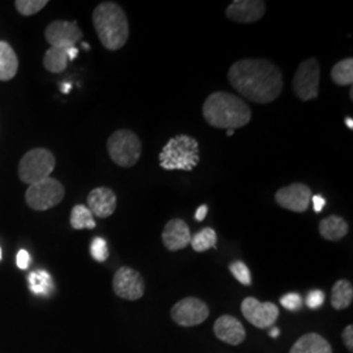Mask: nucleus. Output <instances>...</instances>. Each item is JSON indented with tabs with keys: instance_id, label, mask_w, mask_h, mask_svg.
<instances>
[{
	"instance_id": "nucleus-41",
	"label": "nucleus",
	"mask_w": 353,
	"mask_h": 353,
	"mask_svg": "<svg viewBox=\"0 0 353 353\" xmlns=\"http://www.w3.org/2000/svg\"><path fill=\"white\" fill-rule=\"evenodd\" d=\"M83 48H84V49H87V50H88V49H89L88 43H83Z\"/></svg>"
},
{
	"instance_id": "nucleus-8",
	"label": "nucleus",
	"mask_w": 353,
	"mask_h": 353,
	"mask_svg": "<svg viewBox=\"0 0 353 353\" xmlns=\"http://www.w3.org/2000/svg\"><path fill=\"white\" fill-rule=\"evenodd\" d=\"M321 68L316 58L303 61L293 76V92L301 101L316 100L319 94Z\"/></svg>"
},
{
	"instance_id": "nucleus-16",
	"label": "nucleus",
	"mask_w": 353,
	"mask_h": 353,
	"mask_svg": "<svg viewBox=\"0 0 353 353\" xmlns=\"http://www.w3.org/2000/svg\"><path fill=\"white\" fill-rule=\"evenodd\" d=\"M87 207L93 216L106 219L115 212L117 195L113 190L105 186L93 189L87 198Z\"/></svg>"
},
{
	"instance_id": "nucleus-4",
	"label": "nucleus",
	"mask_w": 353,
	"mask_h": 353,
	"mask_svg": "<svg viewBox=\"0 0 353 353\" xmlns=\"http://www.w3.org/2000/svg\"><path fill=\"white\" fill-rule=\"evenodd\" d=\"M199 152V143L195 138L189 135H176L168 140L160 152L159 164L169 172H191L201 161Z\"/></svg>"
},
{
	"instance_id": "nucleus-40",
	"label": "nucleus",
	"mask_w": 353,
	"mask_h": 353,
	"mask_svg": "<svg viewBox=\"0 0 353 353\" xmlns=\"http://www.w3.org/2000/svg\"><path fill=\"white\" fill-rule=\"evenodd\" d=\"M234 134V130H227V135L228 137H232Z\"/></svg>"
},
{
	"instance_id": "nucleus-25",
	"label": "nucleus",
	"mask_w": 353,
	"mask_h": 353,
	"mask_svg": "<svg viewBox=\"0 0 353 353\" xmlns=\"http://www.w3.org/2000/svg\"><path fill=\"white\" fill-rule=\"evenodd\" d=\"M29 285L30 290L36 294L48 296L54 290V283L51 279L50 274L45 270H38L29 275Z\"/></svg>"
},
{
	"instance_id": "nucleus-36",
	"label": "nucleus",
	"mask_w": 353,
	"mask_h": 353,
	"mask_svg": "<svg viewBox=\"0 0 353 353\" xmlns=\"http://www.w3.org/2000/svg\"><path fill=\"white\" fill-rule=\"evenodd\" d=\"M77 54H79V50H77V48H76V46L67 49V57H68V61H74L76 57H77Z\"/></svg>"
},
{
	"instance_id": "nucleus-26",
	"label": "nucleus",
	"mask_w": 353,
	"mask_h": 353,
	"mask_svg": "<svg viewBox=\"0 0 353 353\" xmlns=\"http://www.w3.org/2000/svg\"><path fill=\"white\" fill-rule=\"evenodd\" d=\"M217 234L212 228H204L198 232L194 237H191V246L196 252H204L210 249H216Z\"/></svg>"
},
{
	"instance_id": "nucleus-10",
	"label": "nucleus",
	"mask_w": 353,
	"mask_h": 353,
	"mask_svg": "<svg viewBox=\"0 0 353 353\" xmlns=\"http://www.w3.org/2000/svg\"><path fill=\"white\" fill-rule=\"evenodd\" d=\"M114 293L128 301H137L144 296L145 283L139 272L131 267H121L113 279Z\"/></svg>"
},
{
	"instance_id": "nucleus-14",
	"label": "nucleus",
	"mask_w": 353,
	"mask_h": 353,
	"mask_svg": "<svg viewBox=\"0 0 353 353\" xmlns=\"http://www.w3.org/2000/svg\"><path fill=\"white\" fill-rule=\"evenodd\" d=\"M265 13V3L262 0H234L228 6V19L240 24L259 21Z\"/></svg>"
},
{
	"instance_id": "nucleus-13",
	"label": "nucleus",
	"mask_w": 353,
	"mask_h": 353,
	"mask_svg": "<svg viewBox=\"0 0 353 353\" xmlns=\"http://www.w3.org/2000/svg\"><path fill=\"white\" fill-rule=\"evenodd\" d=\"M312 196V190L309 186L301 182H296L290 186L278 190V192L275 194V202L278 203L281 208H285L292 212L303 214L306 212Z\"/></svg>"
},
{
	"instance_id": "nucleus-35",
	"label": "nucleus",
	"mask_w": 353,
	"mask_h": 353,
	"mask_svg": "<svg viewBox=\"0 0 353 353\" xmlns=\"http://www.w3.org/2000/svg\"><path fill=\"white\" fill-rule=\"evenodd\" d=\"M207 214H208V207H207L205 204H202V205L196 210V212H195V220H196V221H203V220L205 219Z\"/></svg>"
},
{
	"instance_id": "nucleus-19",
	"label": "nucleus",
	"mask_w": 353,
	"mask_h": 353,
	"mask_svg": "<svg viewBox=\"0 0 353 353\" xmlns=\"http://www.w3.org/2000/svg\"><path fill=\"white\" fill-rule=\"evenodd\" d=\"M348 224L347 221L336 214L328 216L319 223V233L327 241H339L348 234Z\"/></svg>"
},
{
	"instance_id": "nucleus-17",
	"label": "nucleus",
	"mask_w": 353,
	"mask_h": 353,
	"mask_svg": "<svg viewBox=\"0 0 353 353\" xmlns=\"http://www.w3.org/2000/svg\"><path fill=\"white\" fill-rule=\"evenodd\" d=\"M214 332L219 341L230 345H239L246 339V331L237 318L223 316L214 322Z\"/></svg>"
},
{
	"instance_id": "nucleus-15",
	"label": "nucleus",
	"mask_w": 353,
	"mask_h": 353,
	"mask_svg": "<svg viewBox=\"0 0 353 353\" xmlns=\"http://www.w3.org/2000/svg\"><path fill=\"white\" fill-rule=\"evenodd\" d=\"M163 242L169 252L186 249L191 242L189 225L181 219H172L163 230Z\"/></svg>"
},
{
	"instance_id": "nucleus-31",
	"label": "nucleus",
	"mask_w": 353,
	"mask_h": 353,
	"mask_svg": "<svg viewBox=\"0 0 353 353\" xmlns=\"http://www.w3.org/2000/svg\"><path fill=\"white\" fill-rule=\"evenodd\" d=\"M325 303V293L322 290H310L306 296V306L312 310L319 309Z\"/></svg>"
},
{
	"instance_id": "nucleus-34",
	"label": "nucleus",
	"mask_w": 353,
	"mask_h": 353,
	"mask_svg": "<svg viewBox=\"0 0 353 353\" xmlns=\"http://www.w3.org/2000/svg\"><path fill=\"white\" fill-rule=\"evenodd\" d=\"M310 202H313V208H314V211H316V214H318V212H322L323 208H325V205H326V199H325L322 195H313Z\"/></svg>"
},
{
	"instance_id": "nucleus-38",
	"label": "nucleus",
	"mask_w": 353,
	"mask_h": 353,
	"mask_svg": "<svg viewBox=\"0 0 353 353\" xmlns=\"http://www.w3.org/2000/svg\"><path fill=\"white\" fill-rule=\"evenodd\" d=\"M345 125H347V127H350V130H353L352 118H345Z\"/></svg>"
},
{
	"instance_id": "nucleus-21",
	"label": "nucleus",
	"mask_w": 353,
	"mask_h": 353,
	"mask_svg": "<svg viewBox=\"0 0 353 353\" xmlns=\"http://www.w3.org/2000/svg\"><path fill=\"white\" fill-rule=\"evenodd\" d=\"M353 300L352 283L348 280H338L331 290V305L335 310H344L351 306Z\"/></svg>"
},
{
	"instance_id": "nucleus-29",
	"label": "nucleus",
	"mask_w": 353,
	"mask_h": 353,
	"mask_svg": "<svg viewBox=\"0 0 353 353\" xmlns=\"http://www.w3.org/2000/svg\"><path fill=\"white\" fill-rule=\"evenodd\" d=\"M90 254L92 258L100 263H103L109 258V249H108V242L103 240L102 237H96L90 243Z\"/></svg>"
},
{
	"instance_id": "nucleus-2",
	"label": "nucleus",
	"mask_w": 353,
	"mask_h": 353,
	"mask_svg": "<svg viewBox=\"0 0 353 353\" xmlns=\"http://www.w3.org/2000/svg\"><path fill=\"white\" fill-rule=\"evenodd\" d=\"M203 117L214 128L236 130L250 123L252 109L232 93L214 92L203 103Z\"/></svg>"
},
{
	"instance_id": "nucleus-22",
	"label": "nucleus",
	"mask_w": 353,
	"mask_h": 353,
	"mask_svg": "<svg viewBox=\"0 0 353 353\" xmlns=\"http://www.w3.org/2000/svg\"><path fill=\"white\" fill-rule=\"evenodd\" d=\"M67 64H68V57H67L65 49L50 48L45 52L43 65L49 72L61 74L67 68Z\"/></svg>"
},
{
	"instance_id": "nucleus-33",
	"label": "nucleus",
	"mask_w": 353,
	"mask_h": 353,
	"mask_svg": "<svg viewBox=\"0 0 353 353\" xmlns=\"http://www.w3.org/2000/svg\"><path fill=\"white\" fill-rule=\"evenodd\" d=\"M341 336H343V341H344V344H345V347L350 350V351H353V326L352 325H350V326H347V327L344 328V331H343V334H341Z\"/></svg>"
},
{
	"instance_id": "nucleus-37",
	"label": "nucleus",
	"mask_w": 353,
	"mask_h": 353,
	"mask_svg": "<svg viewBox=\"0 0 353 353\" xmlns=\"http://www.w3.org/2000/svg\"><path fill=\"white\" fill-rule=\"evenodd\" d=\"M279 335H280V330H279V328H272V330L270 331V336H271V338H278Z\"/></svg>"
},
{
	"instance_id": "nucleus-5",
	"label": "nucleus",
	"mask_w": 353,
	"mask_h": 353,
	"mask_svg": "<svg viewBox=\"0 0 353 353\" xmlns=\"http://www.w3.org/2000/svg\"><path fill=\"white\" fill-rule=\"evenodd\" d=\"M108 152L114 164L131 168L139 161L141 141L138 135L130 130H118L110 135L106 143Z\"/></svg>"
},
{
	"instance_id": "nucleus-12",
	"label": "nucleus",
	"mask_w": 353,
	"mask_h": 353,
	"mask_svg": "<svg viewBox=\"0 0 353 353\" xmlns=\"http://www.w3.org/2000/svg\"><path fill=\"white\" fill-rule=\"evenodd\" d=\"M45 38L51 48L70 49L83 38V32L76 21L57 20L50 23L45 30Z\"/></svg>"
},
{
	"instance_id": "nucleus-30",
	"label": "nucleus",
	"mask_w": 353,
	"mask_h": 353,
	"mask_svg": "<svg viewBox=\"0 0 353 353\" xmlns=\"http://www.w3.org/2000/svg\"><path fill=\"white\" fill-rule=\"evenodd\" d=\"M280 303L290 312L300 310L303 306V297L299 293H288L280 299Z\"/></svg>"
},
{
	"instance_id": "nucleus-3",
	"label": "nucleus",
	"mask_w": 353,
	"mask_h": 353,
	"mask_svg": "<svg viewBox=\"0 0 353 353\" xmlns=\"http://www.w3.org/2000/svg\"><path fill=\"white\" fill-rule=\"evenodd\" d=\"M93 26L102 46L106 50L117 51L126 45L130 28L126 13L114 1L100 3L93 11Z\"/></svg>"
},
{
	"instance_id": "nucleus-9",
	"label": "nucleus",
	"mask_w": 353,
	"mask_h": 353,
	"mask_svg": "<svg viewBox=\"0 0 353 353\" xmlns=\"http://www.w3.org/2000/svg\"><path fill=\"white\" fill-rule=\"evenodd\" d=\"M172 318L176 325L183 327H194L203 323L208 316L207 303L196 297H186L172 307Z\"/></svg>"
},
{
	"instance_id": "nucleus-32",
	"label": "nucleus",
	"mask_w": 353,
	"mask_h": 353,
	"mask_svg": "<svg viewBox=\"0 0 353 353\" xmlns=\"http://www.w3.org/2000/svg\"><path fill=\"white\" fill-rule=\"evenodd\" d=\"M16 263L17 267L21 270H26L30 263V255L26 250H20L17 252V258H16Z\"/></svg>"
},
{
	"instance_id": "nucleus-20",
	"label": "nucleus",
	"mask_w": 353,
	"mask_h": 353,
	"mask_svg": "<svg viewBox=\"0 0 353 353\" xmlns=\"http://www.w3.org/2000/svg\"><path fill=\"white\" fill-rule=\"evenodd\" d=\"M19 70V59L11 45L0 41V81H10Z\"/></svg>"
},
{
	"instance_id": "nucleus-7",
	"label": "nucleus",
	"mask_w": 353,
	"mask_h": 353,
	"mask_svg": "<svg viewBox=\"0 0 353 353\" xmlns=\"http://www.w3.org/2000/svg\"><path fill=\"white\" fill-rule=\"evenodd\" d=\"M64 194L63 185L58 179L49 176L28 188L26 204L34 211H48L63 201Z\"/></svg>"
},
{
	"instance_id": "nucleus-24",
	"label": "nucleus",
	"mask_w": 353,
	"mask_h": 353,
	"mask_svg": "<svg viewBox=\"0 0 353 353\" xmlns=\"http://www.w3.org/2000/svg\"><path fill=\"white\" fill-rule=\"evenodd\" d=\"M70 223H71V227L76 230L96 228V221L93 219V214L89 211L88 207L84 204H77L72 208Z\"/></svg>"
},
{
	"instance_id": "nucleus-18",
	"label": "nucleus",
	"mask_w": 353,
	"mask_h": 353,
	"mask_svg": "<svg viewBox=\"0 0 353 353\" xmlns=\"http://www.w3.org/2000/svg\"><path fill=\"white\" fill-rule=\"evenodd\" d=\"M290 353H332V348L323 336L316 332L305 334L296 341Z\"/></svg>"
},
{
	"instance_id": "nucleus-42",
	"label": "nucleus",
	"mask_w": 353,
	"mask_h": 353,
	"mask_svg": "<svg viewBox=\"0 0 353 353\" xmlns=\"http://www.w3.org/2000/svg\"><path fill=\"white\" fill-rule=\"evenodd\" d=\"M0 259H1V249H0Z\"/></svg>"
},
{
	"instance_id": "nucleus-1",
	"label": "nucleus",
	"mask_w": 353,
	"mask_h": 353,
	"mask_svg": "<svg viewBox=\"0 0 353 353\" xmlns=\"http://www.w3.org/2000/svg\"><path fill=\"white\" fill-rule=\"evenodd\" d=\"M228 79L246 100L270 103L281 94L284 79L278 65L262 58H245L232 64Z\"/></svg>"
},
{
	"instance_id": "nucleus-28",
	"label": "nucleus",
	"mask_w": 353,
	"mask_h": 353,
	"mask_svg": "<svg viewBox=\"0 0 353 353\" xmlns=\"http://www.w3.org/2000/svg\"><path fill=\"white\" fill-rule=\"evenodd\" d=\"M229 270H230V274L236 278L237 281H240L242 285H248V287L252 285V272L243 262L241 261L233 262L229 265Z\"/></svg>"
},
{
	"instance_id": "nucleus-39",
	"label": "nucleus",
	"mask_w": 353,
	"mask_h": 353,
	"mask_svg": "<svg viewBox=\"0 0 353 353\" xmlns=\"http://www.w3.org/2000/svg\"><path fill=\"white\" fill-rule=\"evenodd\" d=\"M70 89H71V84H68V83L67 84H62V92L63 93H68Z\"/></svg>"
},
{
	"instance_id": "nucleus-23",
	"label": "nucleus",
	"mask_w": 353,
	"mask_h": 353,
	"mask_svg": "<svg viewBox=\"0 0 353 353\" xmlns=\"http://www.w3.org/2000/svg\"><path fill=\"white\" fill-rule=\"evenodd\" d=\"M331 79L336 85L341 87H352L353 83V59L345 58L335 64L331 70Z\"/></svg>"
},
{
	"instance_id": "nucleus-6",
	"label": "nucleus",
	"mask_w": 353,
	"mask_h": 353,
	"mask_svg": "<svg viewBox=\"0 0 353 353\" xmlns=\"http://www.w3.org/2000/svg\"><path fill=\"white\" fill-rule=\"evenodd\" d=\"M55 156L45 148L26 152L19 164V176L29 186L51 176L55 169Z\"/></svg>"
},
{
	"instance_id": "nucleus-27",
	"label": "nucleus",
	"mask_w": 353,
	"mask_h": 353,
	"mask_svg": "<svg viewBox=\"0 0 353 353\" xmlns=\"http://www.w3.org/2000/svg\"><path fill=\"white\" fill-rule=\"evenodd\" d=\"M48 0H16L14 7L23 16H33L48 6Z\"/></svg>"
},
{
	"instance_id": "nucleus-11",
	"label": "nucleus",
	"mask_w": 353,
	"mask_h": 353,
	"mask_svg": "<svg viewBox=\"0 0 353 353\" xmlns=\"http://www.w3.org/2000/svg\"><path fill=\"white\" fill-rule=\"evenodd\" d=\"M243 316L255 327H271L279 318V307L274 303H261L254 297H246L241 303Z\"/></svg>"
}]
</instances>
